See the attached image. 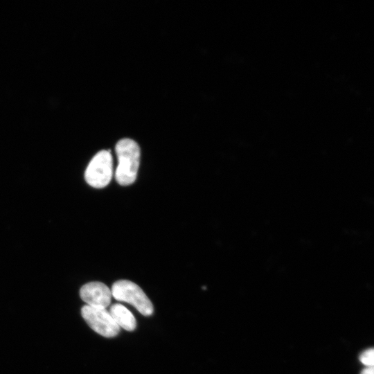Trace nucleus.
Masks as SVG:
<instances>
[{
	"label": "nucleus",
	"mask_w": 374,
	"mask_h": 374,
	"mask_svg": "<svg viewBox=\"0 0 374 374\" xmlns=\"http://www.w3.org/2000/svg\"><path fill=\"white\" fill-rule=\"evenodd\" d=\"M115 152L118 159L115 172L116 181L124 186L133 184L136 179L141 158L138 143L132 139H121L116 144Z\"/></svg>",
	"instance_id": "f257e3e1"
},
{
	"label": "nucleus",
	"mask_w": 374,
	"mask_h": 374,
	"mask_svg": "<svg viewBox=\"0 0 374 374\" xmlns=\"http://www.w3.org/2000/svg\"><path fill=\"white\" fill-rule=\"evenodd\" d=\"M111 292L115 299L132 305L143 315L152 314V302L136 283L127 280H117L112 285Z\"/></svg>",
	"instance_id": "f03ea898"
},
{
	"label": "nucleus",
	"mask_w": 374,
	"mask_h": 374,
	"mask_svg": "<svg viewBox=\"0 0 374 374\" xmlns=\"http://www.w3.org/2000/svg\"><path fill=\"white\" fill-rule=\"evenodd\" d=\"M113 175V161L110 150H103L91 159L85 170L84 178L91 186L104 188Z\"/></svg>",
	"instance_id": "7ed1b4c3"
},
{
	"label": "nucleus",
	"mask_w": 374,
	"mask_h": 374,
	"mask_svg": "<svg viewBox=\"0 0 374 374\" xmlns=\"http://www.w3.org/2000/svg\"><path fill=\"white\" fill-rule=\"evenodd\" d=\"M81 314L90 328L103 337H113L120 331V327L106 309L85 305L81 309Z\"/></svg>",
	"instance_id": "20e7f679"
},
{
	"label": "nucleus",
	"mask_w": 374,
	"mask_h": 374,
	"mask_svg": "<svg viewBox=\"0 0 374 374\" xmlns=\"http://www.w3.org/2000/svg\"><path fill=\"white\" fill-rule=\"evenodd\" d=\"M80 296L87 305L103 309L110 304L112 296L111 290L103 283L98 281L84 285L80 288Z\"/></svg>",
	"instance_id": "39448f33"
},
{
	"label": "nucleus",
	"mask_w": 374,
	"mask_h": 374,
	"mask_svg": "<svg viewBox=\"0 0 374 374\" xmlns=\"http://www.w3.org/2000/svg\"><path fill=\"white\" fill-rule=\"evenodd\" d=\"M109 312L119 327L127 331H133L136 328V322L134 315L124 305L114 304L110 307Z\"/></svg>",
	"instance_id": "423d86ee"
},
{
	"label": "nucleus",
	"mask_w": 374,
	"mask_h": 374,
	"mask_svg": "<svg viewBox=\"0 0 374 374\" xmlns=\"http://www.w3.org/2000/svg\"><path fill=\"white\" fill-rule=\"evenodd\" d=\"M373 355V349H367L361 353L359 355V360L362 364L367 366H373L374 363Z\"/></svg>",
	"instance_id": "0eeeda50"
},
{
	"label": "nucleus",
	"mask_w": 374,
	"mask_h": 374,
	"mask_svg": "<svg viewBox=\"0 0 374 374\" xmlns=\"http://www.w3.org/2000/svg\"><path fill=\"white\" fill-rule=\"evenodd\" d=\"M373 366H367L363 369L360 374H373Z\"/></svg>",
	"instance_id": "6e6552de"
}]
</instances>
